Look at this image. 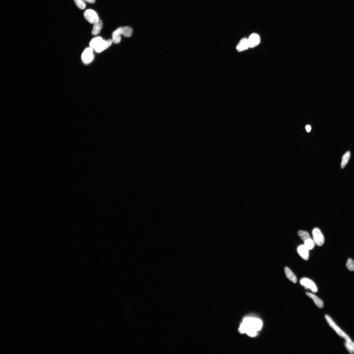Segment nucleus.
I'll return each instance as SVG.
<instances>
[{
  "instance_id": "f257e3e1",
  "label": "nucleus",
  "mask_w": 354,
  "mask_h": 354,
  "mask_svg": "<svg viewBox=\"0 0 354 354\" xmlns=\"http://www.w3.org/2000/svg\"><path fill=\"white\" fill-rule=\"evenodd\" d=\"M263 324L259 318L248 317L244 319L240 325L239 331L242 333H246L252 337L257 335V332L261 330Z\"/></svg>"
},
{
  "instance_id": "f03ea898",
  "label": "nucleus",
  "mask_w": 354,
  "mask_h": 354,
  "mask_svg": "<svg viewBox=\"0 0 354 354\" xmlns=\"http://www.w3.org/2000/svg\"><path fill=\"white\" fill-rule=\"evenodd\" d=\"M113 42L112 39L105 40L101 37H96L91 40L89 44L90 47L92 48L96 52L100 53L108 49Z\"/></svg>"
},
{
  "instance_id": "7ed1b4c3",
  "label": "nucleus",
  "mask_w": 354,
  "mask_h": 354,
  "mask_svg": "<svg viewBox=\"0 0 354 354\" xmlns=\"http://www.w3.org/2000/svg\"><path fill=\"white\" fill-rule=\"evenodd\" d=\"M325 317L328 324L330 325V327H332L333 329L335 330V332L337 333L339 335L344 339L347 342H351V340L350 338L343 330H341L340 328L336 325L332 319L329 316L326 315L325 316Z\"/></svg>"
},
{
  "instance_id": "20e7f679",
  "label": "nucleus",
  "mask_w": 354,
  "mask_h": 354,
  "mask_svg": "<svg viewBox=\"0 0 354 354\" xmlns=\"http://www.w3.org/2000/svg\"><path fill=\"white\" fill-rule=\"evenodd\" d=\"M84 16L85 19L91 24H94L100 20L97 12L92 9L86 10L84 12Z\"/></svg>"
},
{
  "instance_id": "39448f33",
  "label": "nucleus",
  "mask_w": 354,
  "mask_h": 354,
  "mask_svg": "<svg viewBox=\"0 0 354 354\" xmlns=\"http://www.w3.org/2000/svg\"><path fill=\"white\" fill-rule=\"evenodd\" d=\"M312 234L315 243L318 246H322L324 243V238L320 230L318 228H314L313 230Z\"/></svg>"
},
{
  "instance_id": "423d86ee",
  "label": "nucleus",
  "mask_w": 354,
  "mask_h": 354,
  "mask_svg": "<svg viewBox=\"0 0 354 354\" xmlns=\"http://www.w3.org/2000/svg\"><path fill=\"white\" fill-rule=\"evenodd\" d=\"M93 50L92 48L90 47L86 48L83 52L82 55V59L84 64H89L93 61L94 57Z\"/></svg>"
},
{
  "instance_id": "0eeeda50",
  "label": "nucleus",
  "mask_w": 354,
  "mask_h": 354,
  "mask_svg": "<svg viewBox=\"0 0 354 354\" xmlns=\"http://www.w3.org/2000/svg\"><path fill=\"white\" fill-rule=\"evenodd\" d=\"M300 284L306 289H309L313 292H317L318 289L315 283L307 278H303L300 280Z\"/></svg>"
},
{
  "instance_id": "6e6552de",
  "label": "nucleus",
  "mask_w": 354,
  "mask_h": 354,
  "mask_svg": "<svg viewBox=\"0 0 354 354\" xmlns=\"http://www.w3.org/2000/svg\"><path fill=\"white\" fill-rule=\"evenodd\" d=\"M250 48H253L258 45L260 42V37L257 34L253 33L250 35L248 39Z\"/></svg>"
},
{
  "instance_id": "1a4fd4ad",
  "label": "nucleus",
  "mask_w": 354,
  "mask_h": 354,
  "mask_svg": "<svg viewBox=\"0 0 354 354\" xmlns=\"http://www.w3.org/2000/svg\"><path fill=\"white\" fill-rule=\"evenodd\" d=\"M249 48V45L248 39L244 37L240 40L237 45L236 49L239 52H241L247 50Z\"/></svg>"
},
{
  "instance_id": "9d476101",
  "label": "nucleus",
  "mask_w": 354,
  "mask_h": 354,
  "mask_svg": "<svg viewBox=\"0 0 354 354\" xmlns=\"http://www.w3.org/2000/svg\"><path fill=\"white\" fill-rule=\"evenodd\" d=\"M308 250L304 245H300L297 248V251L298 254L302 258L305 260H307L309 258V252Z\"/></svg>"
},
{
  "instance_id": "9b49d317",
  "label": "nucleus",
  "mask_w": 354,
  "mask_h": 354,
  "mask_svg": "<svg viewBox=\"0 0 354 354\" xmlns=\"http://www.w3.org/2000/svg\"><path fill=\"white\" fill-rule=\"evenodd\" d=\"M103 26L102 22L100 19L97 22L93 24V26L92 32V35H97L99 34L101 30H102Z\"/></svg>"
},
{
  "instance_id": "f8f14e48",
  "label": "nucleus",
  "mask_w": 354,
  "mask_h": 354,
  "mask_svg": "<svg viewBox=\"0 0 354 354\" xmlns=\"http://www.w3.org/2000/svg\"><path fill=\"white\" fill-rule=\"evenodd\" d=\"M121 35L126 37H130L132 34L133 29L129 26L119 27Z\"/></svg>"
},
{
  "instance_id": "ddd939ff",
  "label": "nucleus",
  "mask_w": 354,
  "mask_h": 354,
  "mask_svg": "<svg viewBox=\"0 0 354 354\" xmlns=\"http://www.w3.org/2000/svg\"><path fill=\"white\" fill-rule=\"evenodd\" d=\"M306 294L308 296L313 300L315 304L317 306L320 308H322L323 307L324 304L322 301L316 296L315 295H313L311 293L307 292L306 293Z\"/></svg>"
},
{
  "instance_id": "4468645a",
  "label": "nucleus",
  "mask_w": 354,
  "mask_h": 354,
  "mask_svg": "<svg viewBox=\"0 0 354 354\" xmlns=\"http://www.w3.org/2000/svg\"><path fill=\"white\" fill-rule=\"evenodd\" d=\"M285 272L288 279H289L293 283H295L297 282V277L295 275L290 269L289 268L286 267L285 268Z\"/></svg>"
},
{
  "instance_id": "2eb2a0df",
  "label": "nucleus",
  "mask_w": 354,
  "mask_h": 354,
  "mask_svg": "<svg viewBox=\"0 0 354 354\" xmlns=\"http://www.w3.org/2000/svg\"><path fill=\"white\" fill-rule=\"evenodd\" d=\"M121 35L119 28H118L113 33L112 40L113 42L115 44H118L120 43L121 40Z\"/></svg>"
},
{
  "instance_id": "dca6fc26",
  "label": "nucleus",
  "mask_w": 354,
  "mask_h": 354,
  "mask_svg": "<svg viewBox=\"0 0 354 354\" xmlns=\"http://www.w3.org/2000/svg\"><path fill=\"white\" fill-rule=\"evenodd\" d=\"M351 152L350 151H348L346 153L342 156V161L341 164V168L342 169L345 168L347 165L350 158Z\"/></svg>"
},
{
  "instance_id": "f3484780",
  "label": "nucleus",
  "mask_w": 354,
  "mask_h": 354,
  "mask_svg": "<svg viewBox=\"0 0 354 354\" xmlns=\"http://www.w3.org/2000/svg\"><path fill=\"white\" fill-rule=\"evenodd\" d=\"M298 234L301 239L304 242L308 239L311 238L309 234L307 232L300 231L298 232Z\"/></svg>"
},
{
  "instance_id": "a211bd4d",
  "label": "nucleus",
  "mask_w": 354,
  "mask_h": 354,
  "mask_svg": "<svg viewBox=\"0 0 354 354\" xmlns=\"http://www.w3.org/2000/svg\"><path fill=\"white\" fill-rule=\"evenodd\" d=\"M305 246L309 250L312 249L315 246V243L311 238L306 240L304 242Z\"/></svg>"
},
{
  "instance_id": "6ab92c4d",
  "label": "nucleus",
  "mask_w": 354,
  "mask_h": 354,
  "mask_svg": "<svg viewBox=\"0 0 354 354\" xmlns=\"http://www.w3.org/2000/svg\"><path fill=\"white\" fill-rule=\"evenodd\" d=\"M345 346L349 352L351 354L353 353L354 351V343L352 341L350 342L346 341Z\"/></svg>"
},
{
  "instance_id": "aec40b11",
  "label": "nucleus",
  "mask_w": 354,
  "mask_h": 354,
  "mask_svg": "<svg viewBox=\"0 0 354 354\" xmlns=\"http://www.w3.org/2000/svg\"><path fill=\"white\" fill-rule=\"evenodd\" d=\"M74 1L78 8L82 10L85 8L86 4L83 0H74Z\"/></svg>"
},
{
  "instance_id": "412c9836",
  "label": "nucleus",
  "mask_w": 354,
  "mask_h": 354,
  "mask_svg": "<svg viewBox=\"0 0 354 354\" xmlns=\"http://www.w3.org/2000/svg\"><path fill=\"white\" fill-rule=\"evenodd\" d=\"M346 266L348 269L351 271H354V261L351 259H348Z\"/></svg>"
},
{
  "instance_id": "4be33fe9",
  "label": "nucleus",
  "mask_w": 354,
  "mask_h": 354,
  "mask_svg": "<svg viewBox=\"0 0 354 354\" xmlns=\"http://www.w3.org/2000/svg\"><path fill=\"white\" fill-rule=\"evenodd\" d=\"M306 130L307 131V132H310L311 130V127L310 126V125H307L306 126Z\"/></svg>"
},
{
  "instance_id": "5701e85b",
  "label": "nucleus",
  "mask_w": 354,
  "mask_h": 354,
  "mask_svg": "<svg viewBox=\"0 0 354 354\" xmlns=\"http://www.w3.org/2000/svg\"><path fill=\"white\" fill-rule=\"evenodd\" d=\"M83 1L89 3H94L95 2V0H83Z\"/></svg>"
}]
</instances>
